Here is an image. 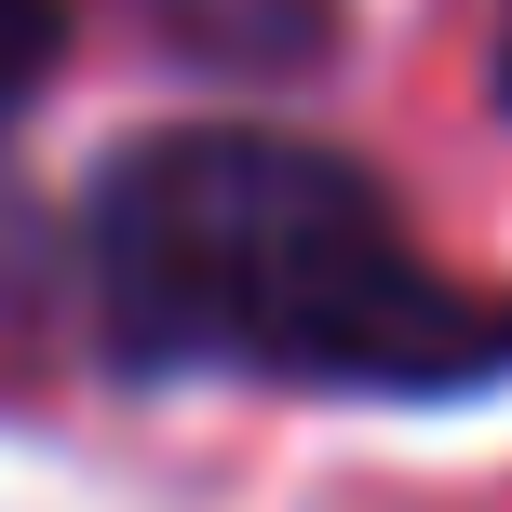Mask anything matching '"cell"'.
<instances>
[{"label": "cell", "mask_w": 512, "mask_h": 512, "mask_svg": "<svg viewBox=\"0 0 512 512\" xmlns=\"http://www.w3.org/2000/svg\"><path fill=\"white\" fill-rule=\"evenodd\" d=\"M108 351L176 378L243 364L297 391H486L512 378V297L432 270L391 189L337 149L243 122L135 135L81 216Z\"/></svg>", "instance_id": "cell-1"}, {"label": "cell", "mask_w": 512, "mask_h": 512, "mask_svg": "<svg viewBox=\"0 0 512 512\" xmlns=\"http://www.w3.org/2000/svg\"><path fill=\"white\" fill-rule=\"evenodd\" d=\"M499 108H512V0H499Z\"/></svg>", "instance_id": "cell-4"}, {"label": "cell", "mask_w": 512, "mask_h": 512, "mask_svg": "<svg viewBox=\"0 0 512 512\" xmlns=\"http://www.w3.org/2000/svg\"><path fill=\"white\" fill-rule=\"evenodd\" d=\"M149 27L176 41V68L297 81V68H324V41H337V0H149Z\"/></svg>", "instance_id": "cell-2"}, {"label": "cell", "mask_w": 512, "mask_h": 512, "mask_svg": "<svg viewBox=\"0 0 512 512\" xmlns=\"http://www.w3.org/2000/svg\"><path fill=\"white\" fill-rule=\"evenodd\" d=\"M54 54H68V0H0V122L54 81Z\"/></svg>", "instance_id": "cell-3"}]
</instances>
